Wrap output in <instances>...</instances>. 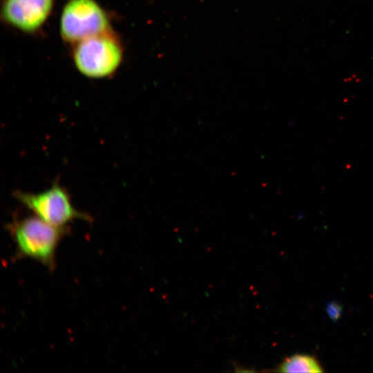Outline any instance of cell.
I'll list each match as a JSON object with an SVG mask.
<instances>
[{
  "mask_svg": "<svg viewBox=\"0 0 373 373\" xmlns=\"http://www.w3.org/2000/svg\"><path fill=\"white\" fill-rule=\"evenodd\" d=\"M55 3V0H3L1 20L17 31L35 35L44 28Z\"/></svg>",
  "mask_w": 373,
  "mask_h": 373,
  "instance_id": "obj_5",
  "label": "cell"
},
{
  "mask_svg": "<svg viewBox=\"0 0 373 373\" xmlns=\"http://www.w3.org/2000/svg\"><path fill=\"white\" fill-rule=\"evenodd\" d=\"M113 29L108 12L96 0H68L59 19V32L68 45Z\"/></svg>",
  "mask_w": 373,
  "mask_h": 373,
  "instance_id": "obj_3",
  "label": "cell"
},
{
  "mask_svg": "<svg viewBox=\"0 0 373 373\" xmlns=\"http://www.w3.org/2000/svg\"><path fill=\"white\" fill-rule=\"evenodd\" d=\"M16 247V258H30L50 271L56 267V252L68 227L50 224L35 215L15 218L7 224Z\"/></svg>",
  "mask_w": 373,
  "mask_h": 373,
  "instance_id": "obj_1",
  "label": "cell"
},
{
  "mask_svg": "<svg viewBox=\"0 0 373 373\" xmlns=\"http://www.w3.org/2000/svg\"><path fill=\"white\" fill-rule=\"evenodd\" d=\"M341 307L336 303H330L327 307V312L332 320H336L341 314Z\"/></svg>",
  "mask_w": 373,
  "mask_h": 373,
  "instance_id": "obj_7",
  "label": "cell"
},
{
  "mask_svg": "<svg viewBox=\"0 0 373 373\" xmlns=\"http://www.w3.org/2000/svg\"><path fill=\"white\" fill-rule=\"evenodd\" d=\"M13 196L34 215L56 227H68L78 219L92 220L88 214L75 209L68 191L57 182L37 193L16 191Z\"/></svg>",
  "mask_w": 373,
  "mask_h": 373,
  "instance_id": "obj_4",
  "label": "cell"
},
{
  "mask_svg": "<svg viewBox=\"0 0 373 373\" xmlns=\"http://www.w3.org/2000/svg\"><path fill=\"white\" fill-rule=\"evenodd\" d=\"M278 371L319 373L324 370L316 357L305 354H296L285 358L278 366Z\"/></svg>",
  "mask_w": 373,
  "mask_h": 373,
  "instance_id": "obj_6",
  "label": "cell"
},
{
  "mask_svg": "<svg viewBox=\"0 0 373 373\" xmlns=\"http://www.w3.org/2000/svg\"><path fill=\"white\" fill-rule=\"evenodd\" d=\"M71 46L75 68L90 79L111 77L121 66L124 57L123 43L113 29L84 39Z\"/></svg>",
  "mask_w": 373,
  "mask_h": 373,
  "instance_id": "obj_2",
  "label": "cell"
}]
</instances>
